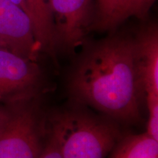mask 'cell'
Listing matches in <instances>:
<instances>
[{"label": "cell", "mask_w": 158, "mask_h": 158, "mask_svg": "<svg viewBox=\"0 0 158 158\" xmlns=\"http://www.w3.org/2000/svg\"><path fill=\"white\" fill-rule=\"evenodd\" d=\"M0 48H7V46H6V45L4 43V42L1 39H0ZM8 49V48H7Z\"/></svg>", "instance_id": "obj_16"}, {"label": "cell", "mask_w": 158, "mask_h": 158, "mask_svg": "<svg viewBox=\"0 0 158 158\" xmlns=\"http://www.w3.org/2000/svg\"><path fill=\"white\" fill-rule=\"evenodd\" d=\"M149 118L147 133L150 137L158 141V94H150L146 95Z\"/></svg>", "instance_id": "obj_12"}, {"label": "cell", "mask_w": 158, "mask_h": 158, "mask_svg": "<svg viewBox=\"0 0 158 158\" xmlns=\"http://www.w3.org/2000/svg\"><path fill=\"white\" fill-rule=\"evenodd\" d=\"M95 21L93 30L113 31L118 27V18L121 0H94Z\"/></svg>", "instance_id": "obj_10"}, {"label": "cell", "mask_w": 158, "mask_h": 158, "mask_svg": "<svg viewBox=\"0 0 158 158\" xmlns=\"http://www.w3.org/2000/svg\"><path fill=\"white\" fill-rule=\"evenodd\" d=\"M48 136V141L45 146L42 147L38 158H62L57 145L54 140L50 136Z\"/></svg>", "instance_id": "obj_13"}, {"label": "cell", "mask_w": 158, "mask_h": 158, "mask_svg": "<svg viewBox=\"0 0 158 158\" xmlns=\"http://www.w3.org/2000/svg\"><path fill=\"white\" fill-rule=\"evenodd\" d=\"M45 130L58 145L62 158H106L121 138L114 122L79 110L51 114Z\"/></svg>", "instance_id": "obj_2"}, {"label": "cell", "mask_w": 158, "mask_h": 158, "mask_svg": "<svg viewBox=\"0 0 158 158\" xmlns=\"http://www.w3.org/2000/svg\"><path fill=\"white\" fill-rule=\"evenodd\" d=\"M133 56L138 76L147 94H158V28L148 23L133 37Z\"/></svg>", "instance_id": "obj_7"}, {"label": "cell", "mask_w": 158, "mask_h": 158, "mask_svg": "<svg viewBox=\"0 0 158 158\" xmlns=\"http://www.w3.org/2000/svg\"><path fill=\"white\" fill-rule=\"evenodd\" d=\"M156 0H121L118 23L120 25L130 17L145 21Z\"/></svg>", "instance_id": "obj_11"}, {"label": "cell", "mask_w": 158, "mask_h": 158, "mask_svg": "<svg viewBox=\"0 0 158 158\" xmlns=\"http://www.w3.org/2000/svg\"><path fill=\"white\" fill-rule=\"evenodd\" d=\"M40 125L31 108L11 110L10 117L0 130V158H38Z\"/></svg>", "instance_id": "obj_5"}, {"label": "cell", "mask_w": 158, "mask_h": 158, "mask_svg": "<svg viewBox=\"0 0 158 158\" xmlns=\"http://www.w3.org/2000/svg\"><path fill=\"white\" fill-rule=\"evenodd\" d=\"M25 2L37 44L41 51L55 60L57 48L50 0H25Z\"/></svg>", "instance_id": "obj_8"}, {"label": "cell", "mask_w": 158, "mask_h": 158, "mask_svg": "<svg viewBox=\"0 0 158 158\" xmlns=\"http://www.w3.org/2000/svg\"><path fill=\"white\" fill-rule=\"evenodd\" d=\"M57 51L72 53L86 43L95 21L94 0H50Z\"/></svg>", "instance_id": "obj_3"}, {"label": "cell", "mask_w": 158, "mask_h": 158, "mask_svg": "<svg viewBox=\"0 0 158 158\" xmlns=\"http://www.w3.org/2000/svg\"><path fill=\"white\" fill-rule=\"evenodd\" d=\"M109 158H158V141L147 133L121 137Z\"/></svg>", "instance_id": "obj_9"}, {"label": "cell", "mask_w": 158, "mask_h": 158, "mask_svg": "<svg viewBox=\"0 0 158 158\" xmlns=\"http://www.w3.org/2000/svg\"><path fill=\"white\" fill-rule=\"evenodd\" d=\"M15 4H16L17 5H19L21 8H22L26 13H27V5H26V2L25 0H12ZM28 14V13H27Z\"/></svg>", "instance_id": "obj_15"}, {"label": "cell", "mask_w": 158, "mask_h": 158, "mask_svg": "<svg viewBox=\"0 0 158 158\" xmlns=\"http://www.w3.org/2000/svg\"><path fill=\"white\" fill-rule=\"evenodd\" d=\"M83 45L68 76L71 98L116 121L137 122L143 90L134 62L133 37L114 35Z\"/></svg>", "instance_id": "obj_1"}, {"label": "cell", "mask_w": 158, "mask_h": 158, "mask_svg": "<svg viewBox=\"0 0 158 158\" xmlns=\"http://www.w3.org/2000/svg\"><path fill=\"white\" fill-rule=\"evenodd\" d=\"M43 78L37 62L0 48V102L33 98L43 85Z\"/></svg>", "instance_id": "obj_4"}, {"label": "cell", "mask_w": 158, "mask_h": 158, "mask_svg": "<svg viewBox=\"0 0 158 158\" xmlns=\"http://www.w3.org/2000/svg\"><path fill=\"white\" fill-rule=\"evenodd\" d=\"M0 39L15 54L37 61L41 50L30 18L12 0H0Z\"/></svg>", "instance_id": "obj_6"}, {"label": "cell", "mask_w": 158, "mask_h": 158, "mask_svg": "<svg viewBox=\"0 0 158 158\" xmlns=\"http://www.w3.org/2000/svg\"><path fill=\"white\" fill-rule=\"evenodd\" d=\"M11 110H8L0 106V130L5 125L10 117Z\"/></svg>", "instance_id": "obj_14"}]
</instances>
